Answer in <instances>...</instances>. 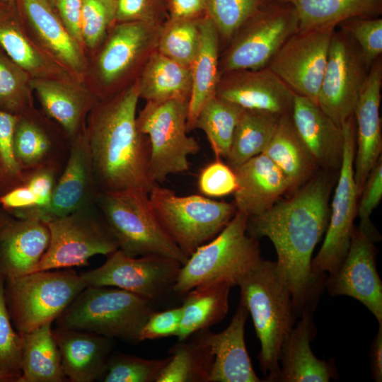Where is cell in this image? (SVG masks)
<instances>
[{
    "mask_svg": "<svg viewBox=\"0 0 382 382\" xmlns=\"http://www.w3.org/2000/svg\"><path fill=\"white\" fill-rule=\"evenodd\" d=\"M19 115L0 109V161L10 190L23 185L25 174L14 153V134Z\"/></svg>",
    "mask_w": 382,
    "mask_h": 382,
    "instance_id": "cell-47",
    "label": "cell"
},
{
    "mask_svg": "<svg viewBox=\"0 0 382 382\" xmlns=\"http://www.w3.org/2000/svg\"><path fill=\"white\" fill-rule=\"evenodd\" d=\"M325 284L332 296H348L364 305L382 325V282L376 266L374 242L354 228L347 255Z\"/></svg>",
    "mask_w": 382,
    "mask_h": 382,
    "instance_id": "cell-18",
    "label": "cell"
},
{
    "mask_svg": "<svg viewBox=\"0 0 382 382\" xmlns=\"http://www.w3.org/2000/svg\"><path fill=\"white\" fill-rule=\"evenodd\" d=\"M382 87V58L371 66L364 88L354 112L355 151L354 177L359 196L366 179L381 157V119L379 114Z\"/></svg>",
    "mask_w": 382,
    "mask_h": 382,
    "instance_id": "cell-20",
    "label": "cell"
},
{
    "mask_svg": "<svg viewBox=\"0 0 382 382\" xmlns=\"http://www.w3.org/2000/svg\"><path fill=\"white\" fill-rule=\"evenodd\" d=\"M96 205L118 249L129 257L158 255L184 265L188 257L166 232L149 194L135 190L100 192Z\"/></svg>",
    "mask_w": 382,
    "mask_h": 382,
    "instance_id": "cell-6",
    "label": "cell"
},
{
    "mask_svg": "<svg viewBox=\"0 0 382 382\" xmlns=\"http://www.w3.org/2000/svg\"><path fill=\"white\" fill-rule=\"evenodd\" d=\"M8 215L7 214H0V231L2 228V226L4 225L5 222L8 219Z\"/></svg>",
    "mask_w": 382,
    "mask_h": 382,
    "instance_id": "cell-59",
    "label": "cell"
},
{
    "mask_svg": "<svg viewBox=\"0 0 382 382\" xmlns=\"http://www.w3.org/2000/svg\"><path fill=\"white\" fill-rule=\"evenodd\" d=\"M187 100L146 102L137 117L139 131L148 137L149 171L157 184L168 175L189 170L188 157L199 151V144L188 136Z\"/></svg>",
    "mask_w": 382,
    "mask_h": 382,
    "instance_id": "cell-9",
    "label": "cell"
},
{
    "mask_svg": "<svg viewBox=\"0 0 382 382\" xmlns=\"http://www.w3.org/2000/svg\"><path fill=\"white\" fill-rule=\"evenodd\" d=\"M291 117L294 125L318 167L340 169L343 155L344 132L319 105L295 94Z\"/></svg>",
    "mask_w": 382,
    "mask_h": 382,
    "instance_id": "cell-26",
    "label": "cell"
},
{
    "mask_svg": "<svg viewBox=\"0 0 382 382\" xmlns=\"http://www.w3.org/2000/svg\"><path fill=\"white\" fill-rule=\"evenodd\" d=\"M336 28L299 29L270 59L267 66L295 94L317 103L332 35Z\"/></svg>",
    "mask_w": 382,
    "mask_h": 382,
    "instance_id": "cell-15",
    "label": "cell"
},
{
    "mask_svg": "<svg viewBox=\"0 0 382 382\" xmlns=\"http://www.w3.org/2000/svg\"><path fill=\"white\" fill-rule=\"evenodd\" d=\"M19 376L0 370V382H18Z\"/></svg>",
    "mask_w": 382,
    "mask_h": 382,
    "instance_id": "cell-57",
    "label": "cell"
},
{
    "mask_svg": "<svg viewBox=\"0 0 382 382\" xmlns=\"http://www.w3.org/2000/svg\"><path fill=\"white\" fill-rule=\"evenodd\" d=\"M168 18L167 0H117L115 23L141 21L163 25Z\"/></svg>",
    "mask_w": 382,
    "mask_h": 382,
    "instance_id": "cell-49",
    "label": "cell"
},
{
    "mask_svg": "<svg viewBox=\"0 0 382 382\" xmlns=\"http://www.w3.org/2000/svg\"><path fill=\"white\" fill-rule=\"evenodd\" d=\"M139 99L136 79L97 101L86 127L100 192L135 190L149 194L157 185L149 171V143L137 125Z\"/></svg>",
    "mask_w": 382,
    "mask_h": 382,
    "instance_id": "cell-2",
    "label": "cell"
},
{
    "mask_svg": "<svg viewBox=\"0 0 382 382\" xmlns=\"http://www.w3.org/2000/svg\"><path fill=\"white\" fill-rule=\"evenodd\" d=\"M30 76L0 54V109L22 115L33 108Z\"/></svg>",
    "mask_w": 382,
    "mask_h": 382,
    "instance_id": "cell-41",
    "label": "cell"
},
{
    "mask_svg": "<svg viewBox=\"0 0 382 382\" xmlns=\"http://www.w3.org/2000/svg\"><path fill=\"white\" fill-rule=\"evenodd\" d=\"M0 46L31 78L69 80V71L32 42L16 25L0 21Z\"/></svg>",
    "mask_w": 382,
    "mask_h": 382,
    "instance_id": "cell-37",
    "label": "cell"
},
{
    "mask_svg": "<svg viewBox=\"0 0 382 382\" xmlns=\"http://www.w3.org/2000/svg\"><path fill=\"white\" fill-rule=\"evenodd\" d=\"M99 192L85 128L71 139L69 154L50 203L42 208L19 211L13 215L47 221L95 204Z\"/></svg>",
    "mask_w": 382,
    "mask_h": 382,
    "instance_id": "cell-17",
    "label": "cell"
},
{
    "mask_svg": "<svg viewBox=\"0 0 382 382\" xmlns=\"http://www.w3.org/2000/svg\"><path fill=\"white\" fill-rule=\"evenodd\" d=\"M4 284L5 280L0 276V370L20 378L23 335L13 327L6 306Z\"/></svg>",
    "mask_w": 382,
    "mask_h": 382,
    "instance_id": "cell-45",
    "label": "cell"
},
{
    "mask_svg": "<svg viewBox=\"0 0 382 382\" xmlns=\"http://www.w3.org/2000/svg\"><path fill=\"white\" fill-rule=\"evenodd\" d=\"M248 315L245 304L240 299L225 330L218 333L209 328L197 332L214 356L209 382L262 381L253 369L245 346L244 331Z\"/></svg>",
    "mask_w": 382,
    "mask_h": 382,
    "instance_id": "cell-21",
    "label": "cell"
},
{
    "mask_svg": "<svg viewBox=\"0 0 382 382\" xmlns=\"http://www.w3.org/2000/svg\"><path fill=\"white\" fill-rule=\"evenodd\" d=\"M188 340L178 341L157 382H209L214 356L199 332Z\"/></svg>",
    "mask_w": 382,
    "mask_h": 382,
    "instance_id": "cell-38",
    "label": "cell"
},
{
    "mask_svg": "<svg viewBox=\"0 0 382 382\" xmlns=\"http://www.w3.org/2000/svg\"><path fill=\"white\" fill-rule=\"evenodd\" d=\"M182 313L181 306L161 312L154 311L142 327L139 341L176 336L182 319Z\"/></svg>",
    "mask_w": 382,
    "mask_h": 382,
    "instance_id": "cell-51",
    "label": "cell"
},
{
    "mask_svg": "<svg viewBox=\"0 0 382 382\" xmlns=\"http://www.w3.org/2000/svg\"><path fill=\"white\" fill-rule=\"evenodd\" d=\"M9 190L10 187L4 175L0 161V195L8 191Z\"/></svg>",
    "mask_w": 382,
    "mask_h": 382,
    "instance_id": "cell-58",
    "label": "cell"
},
{
    "mask_svg": "<svg viewBox=\"0 0 382 382\" xmlns=\"http://www.w3.org/2000/svg\"><path fill=\"white\" fill-rule=\"evenodd\" d=\"M30 87L50 118L57 123L71 139L86 128L85 117L96 101L79 89L71 81L32 78Z\"/></svg>",
    "mask_w": 382,
    "mask_h": 382,
    "instance_id": "cell-29",
    "label": "cell"
},
{
    "mask_svg": "<svg viewBox=\"0 0 382 382\" xmlns=\"http://www.w3.org/2000/svg\"><path fill=\"white\" fill-rule=\"evenodd\" d=\"M182 264L158 255L129 257L117 249L97 268L80 274L87 286L122 289L151 302L172 290Z\"/></svg>",
    "mask_w": 382,
    "mask_h": 382,
    "instance_id": "cell-14",
    "label": "cell"
},
{
    "mask_svg": "<svg viewBox=\"0 0 382 382\" xmlns=\"http://www.w3.org/2000/svg\"><path fill=\"white\" fill-rule=\"evenodd\" d=\"M315 308L302 311L301 320L283 343L278 382H329L337 378L334 363L318 359L311 350L310 343L316 335L313 321Z\"/></svg>",
    "mask_w": 382,
    "mask_h": 382,
    "instance_id": "cell-27",
    "label": "cell"
},
{
    "mask_svg": "<svg viewBox=\"0 0 382 382\" xmlns=\"http://www.w3.org/2000/svg\"><path fill=\"white\" fill-rule=\"evenodd\" d=\"M344 149L340 175L332 202L331 213L323 245L311 260L312 274L321 277L333 274L345 259L357 216L359 197L354 177L355 122L354 114L342 125Z\"/></svg>",
    "mask_w": 382,
    "mask_h": 382,
    "instance_id": "cell-12",
    "label": "cell"
},
{
    "mask_svg": "<svg viewBox=\"0 0 382 382\" xmlns=\"http://www.w3.org/2000/svg\"><path fill=\"white\" fill-rule=\"evenodd\" d=\"M168 361L148 359L125 353H112L108 361L104 382H157Z\"/></svg>",
    "mask_w": 382,
    "mask_h": 382,
    "instance_id": "cell-42",
    "label": "cell"
},
{
    "mask_svg": "<svg viewBox=\"0 0 382 382\" xmlns=\"http://www.w3.org/2000/svg\"><path fill=\"white\" fill-rule=\"evenodd\" d=\"M282 115L244 109L236 126L227 164L235 168L262 154L270 141Z\"/></svg>",
    "mask_w": 382,
    "mask_h": 382,
    "instance_id": "cell-36",
    "label": "cell"
},
{
    "mask_svg": "<svg viewBox=\"0 0 382 382\" xmlns=\"http://www.w3.org/2000/svg\"><path fill=\"white\" fill-rule=\"evenodd\" d=\"M216 96L243 109L291 113L295 93L267 66L220 73Z\"/></svg>",
    "mask_w": 382,
    "mask_h": 382,
    "instance_id": "cell-19",
    "label": "cell"
},
{
    "mask_svg": "<svg viewBox=\"0 0 382 382\" xmlns=\"http://www.w3.org/2000/svg\"><path fill=\"white\" fill-rule=\"evenodd\" d=\"M270 0H207V15L216 26L220 42H229L235 33Z\"/></svg>",
    "mask_w": 382,
    "mask_h": 382,
    "instance_id": "cell-43",
    "label": "cell"
},
{
    "mask_svg": "<svg viewBox=\"0 0 382 382\" xmlns=\"http://www.w3.org/2000/svg\"><path fill=\"white\" fill-rule=\"evenodd\" d=\"M231 287L226 282L206 284L197 286L185 294L181 306L182 319L176 335L178 341H184L226 318Z\"/></svg>",
    "mask_w": 382,
    "mask_h": 382,
    "instance_id": "cell-33",
    "label": "cell"
},
{
    "mask_svg": "<svg viewBox=\"0 0 382 382\" xmlns=\"http://www.w3.org/2000/svg\"><path fill=\"white\" fill-rule=\"evenodd\" d=\"M62 170L54 167L42 168L25 174V182L37 199V207H46L50 202L54 187Z\"/></svg>",
    "mask_w": 382,
    "mask_h": 382,
    "instance_id": "cell-52",
    "label": "cell"
},
{
    "mask_svg": "<svg viewBox=\"0 0 382 382\" xmlns=\"http://www.w3.org/2000/svg\"><path fill=\"white\" fill-rule=\"evenodd\" d=\"M45 223L50 243L33 272L85 266L91 257L118 249L96 204Z\"/></svg>",
    "mask_w": 382,
    "mask_h": 382,
    "instance_id": "cell-11",
    "label": "cell"
},
{
    "mask_svg": "<svg viewBox=\"0 0 382 382\" xmlns=\"http://www.w3.org/2000/svg\"><path fill=\"white\" fill-rule=\"evenodd\" d=\"M371 66L358 45L337 27L330 40L317 104L337 125L354 114Z\"/></svg>",
    "mask_w": 382,
    "mask_h": 382,
    "instance_id": "cell-13",
    "label": "cell"
},
{
    "mask_svg": "<svg viewBox=\"0 0 382 382\" xmlns=\"http://www.w3.org/2000/svg\"><path fill=\"white\" fill-rule=\"evenodd\" d=\"M200 41L191 66L192 89L188 103L187 132L195 129L197 117L204 105L216 95L220 76L218 30L207 15L199 21Z\"/></svg>",
    "mask_w": 382,
    "mask_h": 382,
    "instance_id": "cell-30",
    "label": "cell"
},
{
    "mask_svg": "<svg viewBox=\"0 0 382 382\" xmlns=\"http://www.w3.org/2000/svg\"><path fill=\"white\" fill-rule=\"evenodd\" d=\"M200 192L207 197H219L233 193L237 187V180L233 170L216 158L205 166L198 178Z\"/></svg>",
    "mask_w": 382,
    "mask_h": 382,
    "instance_id": "cell-50",
    "label": "cell"
},
{
    "mask_svg": "<svg viewBox=\"0 0 382 382\" xmlns=\"http://www.w3.org/2000/svg\"><path fill=\"white\" fill-rule=\"evenodd\" d=\"M202 18H168L162 26L156 50L173 61L191 68L199 45Z\"/></svg>",
    "mask_w": 382,
    "mask_h": 382,
    "instance_id": "cell-40",
    "label": "cell"
},
{
    "mask_svg": "<svg viewBox=\"0 0 382 382\" xmlns=\"http://www.w3.org/2000/svg\"><path fill=\"white\" fill-rule=\"evenodd\" d=\"M50 240L45 221L8 216L0 231V276L6 280L32 272Z\"/></svg>",
    "mask_w": 382,
    "mask_h": 382,
    "instance_id": "cell-22",
    "label": "cell"
},
{
    "mask_svg": "<svg viewBox=\"0 0 382 382\" xmlns=\"http://www.w3.org/2000/svg\"><path fill=\"white\" fill-rule=\"evenodd\" d=\"M136 81L139 98L146 102L190 100L191 68L173 61L156 50L149 57Z\"/></svg>",
    "mask_w": 382,
    "mask_h": 382,
    "instance_id": "cell-31",
    "label": "cell"
},
{
    "mask_svg": "<svg viewBox=\"0 0 382 382\" xmlns=\"http://www.w3.org/2000/svg\"><path fill=\"white\" fill-rule=\"evenodd\" d=\"M45 1H47L50 4L53 6L54 0H45Z\"/></svg>",
    "mask_w": 382,
    "mask_h": 382,
    "instance_id": "cell-60",
    "label": "cell"
},
{
    "mask_svg": "<svg viewBox=\"0 0 382 382\" xmlns=\"http://www.w3.org/2000/svg\"><path fill=\"white\" fill-rule=\"evenodd\" d=\"M149 196L160 224L188 257L216 236L237 212L234 203L199 195L178 196L158 184Z\"/></svg>",
    "mask_w": 382,
    "mask_h": 382,
    "instance_id": "cell-8",
    "label": "cell"
},
{
    "mask_svg": "<svg viewBox=\"0 0 382 382\" xmlns=\"http://www.w3.org/2000/svg\"><path fill=\"white\" fill-rule=\"evenodd\" d=\"M117 0H83L81 15L83 43L96 48L115 23Z\"/></svg>",
    "mask_w": 382,
    "mask_h": 382,
    "instance_id": "cell-44",
    "label": "cell"
},
{
    "mask_svg": "<svg viewBox=\"0 0 382 382\" xmlns=\"http://www.w3.org/2000/svg\"><path fill=\"white\" fill-rule=\"evenodd\" d=\"M71 147L65 133L53 132L33 109L19 115L14 134L16 158L25 174L54 167L63 170Z\"/></svg>",
    "mask_w": 382,
    "mask_h": 382,
    "instance_id": "cell-23",
    "label": "cell"
},
{
    "mask_svg": "<svg viewBox=\"0 0 382 382\" xmlns=\"http://www.w3.org/2000/svg\"><path fill=\"white\" fill-rule=\"evenodd\" d=\"M25 16L44 50L69 72L81 74L86 67L80 44L45 0H21Z\"/></svg>",
    "mask_w": 382,
    "mask_h": 382,
    "instance_id": "cell-28",
    "label": "cell"
},
{
    "mask_svg": "<svg viewBox=\"0 0 382 382\" xmlns=\"http://www.w3.org/2000/svg\"><path fill=\"white\" fill-rule=\"evenodd\" d=\"M0 204L6 212L13 214L36 207L37 199L29 187L23 184L0 195Z\"/></svg>",
    "mask_w": 382,
    "mask_h": 382,
    "instance_id": "cell-54",
    "label": "cell"
},
{
    "mask_svg": "<svg viewBox=\"0 0 382 382\" xmlns=\"http://www.w3.org/2000/svg\"><path fill=\"white\" fill-rule=\"evenodd\" d=\"M243 110L215 96L200 110L195 129L205 133L216 158H227L234 130Z\"/></svg>",
    "mask_w": 382,
    "mask_h": 382,
    "instance_id": "cell-39",
    "label": "cell"
},
{
    "mask_svg": "<svg viewBox=\"0 0 382 382\" xmlns=\"http://www.w3.org/2000/svg\"><path fill=\"white\" fill-rule=\"evenodd\" d=\"M237 286L260 342L257 359L264 381L278 382L281 348L297 316L291 291L276 262L263 259Z\"/></svg>",
    "mask_w": 382,
    "mask_h": 382,
    "instance_id": "cell-3",
    "label": "cell"
},
{
    "mask_svg": "<svg viewBox=\"0 0 382 382\" xmlns=\"http://www.w3.org/2000/svg\"><path fill=\"white\" fill-rule=\"evenodd\" d=\"M148 299L112 286H87L55 320L57 327L86 330L129 343L155 311Z\"/></svg>",
    "mask_w": 382,
    "mask_h": 382,
    "instance_id": "cell-5",
    "label": "cell"
},
{
    "mask_svg": "<svg viewBox=\"0 0 382 382\" xmlns=\"http://www.w3.org/2000/svg\"><path fill=\"white\" fill-rule=\"evenodd\" d=\"M163 25L141 21L115 23L96 61L100 83L112 88L137 71L140 73L157 49Z\"/></svg>",
    "mask_w": 382,
    "mask_h": 382,
    "instance_id": "cell-16",
    "label": "cell"
},
{
    "mask_svg": "<svg viewBox=\"0 0 382 382\" xmlns=\"http://www.w3.org/2000/svg\"><path fill=\"white\" fill-rule=\"evenodd\" d=\"M169 18H199L207 15V0H167Z\"/></svg>",
    "mask_w": 382,
    "mask_h": 382,
    "instance_id": "cell-55",
    "label": "cell"
},
{
    "mask_svg": "<svg viewBox=\"0 0 382 382\" xmlns=\"http://www.w3.org/2000/svg\"><path fill=\"white\" fill-rule=\"evenodd\" d=\"M248 219L245 214L236 212L216 236L188 257L172 290L185 295L202 284L226 282L237 286L262 259L257 241L246 233Z\"/></svg>",
    "mask_w": 382,
    "mask_h": 382,
    "instance_id": "cell-4",
    "label": "cell"
},
{
    "mask_svg": "<svg viewBox=\"0 0 382 382\" xmlns=\"http://www.w3.org/2000/svg\"><path fill=\"white\" fill-rule=\"evenodd\" d=\"M345 30L358 45L369 66L382 54V18L354 17L341 22Z\"/></svg>",
    "mask_w": 382,
    "mask_h": 382,
    "instance_id": "cell-46",
    "label": "cell"
},
{
    "mask_svg": "<svg viewBox=\"0 0 382 382\" xmlns=\"http://www.w3.org/2000/svg\"><path fill=\"white\" fill-rule=\"evenodd\" d=\"M52 335L68 381H103L112 354L114 339L89 331L60 327L52 328Z\"/></svg>",
    "mask_w": 382,
    "mask_h": 382,
    "instance_id": "cell-24",
    "label": "cell"
},
{
    "mask_svg": "<svg viewBox=\"0 0 382 382\" xmlns=\"http://www.w3.org/2000/svg\"><path fill=\"white\" fill-rule=\"evenodd\" d=\"M290 3L299 18V29L337 28L354 17H379L382 0H280Z\"/></svg>",
    "mask_w": 382,
    "mask_h": 382,
    "instance_id": "cell-35",
    "label": "cell"
},
{
    "mask_svg": "<svg viewBox=\"0 0 382 382\" xmlns=\"http://www.w3.org/2000/svg\"><path fill=\"white\" fill-rule=\"evenodd\" d=\"M281 170L290 190L304 184L318 167L294 125L291 113L282 115L268 145L262 153Z\"/></svg>",
    "mask_w": 382,
    "mask_h": 382,
    "instance_id": "cell-32",
    "label": "cell"
},
{
    "mask_svg": "<svg viewBox=\"0 0 382 382\" xmlns=\"http://www.w3.org/2000/svg\"><path fill=\"white\" fill-rule=\"evenodd\" d=\"M330 183L325 175L313 178L294 195L279 199L271 208L248 218L247 234L268 238L277 253V266L292 296L296 316L306 307H316L325 276L311 273L313 252L329 221Z\"/></svg>",
    "mask_w": 382,
    "mask_h": 382,
    "instance_id": "cell-1",
    "label": "cell"
},
{
    "mask_svg": "<svg viewBox=\"0 0 382 382\" xmlns=\"http://www.w3.org/2000/svg\"><path fill=\"white\" fill-rule=\"evenodd\" d=\"M87 286L71 268L41 270L5 280L8 311L21 334L52 323Z\"/></svg>",
    "mask_w": 382,
    "mask_h": 382,
    "instance_id": "cell-7",
    "label": "cell"
},
{
    "mask_svg": "<svg viewBox=\"0 0 382 382\" xmlns=\"http://www.w3.org/2000/svg\"><path fill=\"white\" fill-rule=\"evenodd\" d=\"M357 216L360 219L359 229L374 243L380 240V234L371 222L370 216L382 198V158H379L371 170L360 194Z\"/></svg>",
    "mask_w": 382,
    "mask_h": 382,
    "instance_id": "cell-48",
    "label": "cell"
},
{
    "mask_svg": "<svg viewBox=\"0 0 382 382\" xmlns=\"http://www.w3.org/2000/svg\"><path fill=\"white\" fill-rule=\"evenodd\" d=\"M51 323L23 335L21 376L18 382H64L59 349Z\"/></svg>",
    "mask_w": 382,
    "mask_h": 382,
    "instance_id": "cell-34",
    "label": "cell"
},
{
    "mask_svg": "<svg viewBox=\"0 0 382 382\" xmlns=\"http://www.w3.org/2000/svg\"><path fill=\"white\" fill-rule=\"evenodd\" d=\"M299 28V18L292 4L270 0L235 33L219 62L220 73L267 66L281 46Z\"/></svg>",
    "mask_w": 382,
    "mask_h": 382,
    "instance_id": "cell-10",
    "label": "cell"
},
{
    "mask_svg": "<svg viewBox=\"0 0 382 382\" xmlns=\"http://www.w3.org/2000/svg\"><path fill=\"white\" fill-rule=\"evenodd\" d=\"M54 4L66 28L82 45L81 15L83 0H54Z\"/></svg>",
    "mask_w": 382,
    "mask_h": 382,
    "instance_id": "cell-53",
    "label": "cell"
},
{
    "mask_svg": "<svg viewBox=\"0 0 382 382\" xmlns=\"http://www.w3.org/2000/svg\"><path fill=\"white\" fill-rule=\"evenodd\" d=\"M237 180L233 192L237 212L248 218L271 208L290 190L281 170L265 154H258L233 169Z\"/></svg>",
    "mask_w": 382,
    "mask_h": 382,
    "instance_id": "cell-25",
    "label": "cell"
},
{
    "mask_svg": "<svg viewBox=\"0 0 382 382\" xmlns=\"http://www.w3.org/2000/svg\"><path fill=\"white\" fill-rule=\"evenodd\" d=\"M3 1H6V2H9V3H11V2L14 1L15 0H3Z\"/></svg>",
    "mask_w": 382,
    "mask_h": 382,
    "instance_id": "cell-61",
    "label": "cell"
},
{
    "mask_svg": "<svg viewBox=\"0 0 382 382\" xmlns=\"http://www.w3.org/2000/svg\"><path fill=\"white\" fill-rule=\"evenodd\" d=\"M370 361L372 378L376 382L382 381V325L373 339L370 349Z\"/></svg>",
    "mask_w": 382,
    "mask_h": 382,
    "instance_id": "cell-56",
    "label": "cell"
}]
</instances>
